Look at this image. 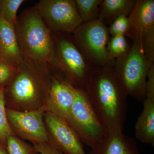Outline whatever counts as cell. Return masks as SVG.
Here are the masks:
<instances>
[{
  "instance_id": "6da1fadb",
  "label": "cell",
  "mask_w": 154,
  "mask_h": 154,
  "mask_svg": "<svg viewBox=\"0 0 154 154\" xmlns=\"http://www.w3.org/2000/svg\"><path fill=\"white\" fill-rule=\"evenodd\" d=\"M114 62L94 68L85 91L107 131L123 132L128 96L116 72Z\"/></svg>"
},
{
  "instance_id": "7a4b0ae2",
  "label": "cell",
  "mask_w": 154,
  "mask_h": 154,
  "mask_svg": "<svg viewBox=\"0 0 154 154\" xmlns=\"http://www.w3.org/2000/svg\"><path fill=\"white\" fill-rule=\"evenodd\" d=\"M52 73L48 63L23 60L4 88L6 107L21 111L42 110Z\"/></svg>"
},
{
  "instance_id": "3957f363",
  "label": "cell",
  "mask_w": 154,
  "mask_h": 154,
  "mask_svg": "<svg viewBox=\"0 0 154 154\" xmlns=\"http://www.w3.org/2000/svg\"><path fill=\"white\" fill-rule=\"evenodd\" d=\"M14 28L23 60L51 63L55 54L52 33L35 7L22 11L17 17Z\"/></svg>"
},
{
  "instance_id": "277c9868",
  "label": "cell",
  "mask_w": 154,
  "mask_h": 154,
  "mask_svg": "<svg viewBox=\"0 0 154 154\" xmlns=\"http://www.w3.org/2000/svg\"><path fill=\"white\" fill-rule=\"evenodd\" d=\"M55 54L49 65L53 72L75 89L85 91L94 68L75 46L71 34L52 33Z\"/></svg>"
},
{
  "instance_id": "5b68a950",
  "label": "cell",
  "mask_w": 154,
  "mask_h": 154,
  "mask_svg": "<svg viewBox=\"0 0 154 154\" xmlns=\"http://www.w3.org/2000/svg\"><path fill=\"white\" fill-rule=\"evenodd\" d=\"M152 64L146 58L141 43L137 41L133 42L125 55L114 61L116 72L128 96L137 102L143 103L145 99L147 75Z\"/></svg>"
},
{
  "instance_id": "8992f818",
  "label": "cell",
  "mask_w": 154,
  "mask_h": 154,
  "mask_svg": "<svg viewBox=\"0 0 154 154\" xmlns=\"http://www.w3.org/2000/svg\"><path fill=\"white\" fill-rule=\"evenodd\" d=\"M74 43L94 68L113 63L107 51L110 36L108 27L99 19L82 24L71 34Z\"/></svg>"
},
{
  "instance_id": "52a82bcc",
  "label": "cell",
  "mask_w": 154,
  "mask_h": 154,
  "mask_svg": "<svg viewBox=\"0 0 154 154\" xmlns=\"http://www.w3.org/2000/svg\"><path fill=\"white\" fill-rule=\"evenodd\" d=\"M68 123L81 141L92 148L101 143L107 134L88 100L85 91L75 89L74 102Z\"/></svg>"
},
{
  "instance_id": "ba28073f",
  "label": "cell",
  "mask_w": 154,
  "mask_h": 154,
  "mask_svg": "<svg viewBox=\"0 0 154 154\" xmlns=\"http://www.w3.org/2000/svg\"><path fill=\"white\" fill-rule=\"evenodd\" d=\"M34 7L52 33L72 34L82 24L74 0H41Z\"/></svg>"
},
{
  "instance_id": "9c48e42d",
  "label": "cell",
  "mask_w": 154,
  "mask_h": 154,
  "mask_svg": "<svg viewBox=\"0 0 154 154\" xmlns=\"http://www.w3.org/2000/svg\"><path fill=\"white\" fill-rule=\"evenodd\" d=\"M7 118L13 133L33 145L48 142L42 110L21 111L6 107Z\"/></svg>"
},
{
  "instance_id": "30bf717a",
  "label": "cell",
  "mask_w": 154,
  "mask_h": 154,
  "mask_svg": "<svg viewBox=\"0 0 154 154\" xmlns=\"http://www.w3.org/2000/svg\"><path fill=\"white\" fill-rule=\"evenodd\" d=\"M44 124L48 143L64 154H87L74 130L59 116L44 112Z\"/></svg>"
},
{
  "instance_id": "8fae6325",
  "label": "cell",
  "mask_w": 154,
  "mask_h": 154,
  "mask_svg": "<svg viewBox=\"0 0 154 154\" xmlns=\"http://www.w3.org/2000/svg\"><path fill=\"white\" fill-rule=\"evenodd\" d=\"M75 96V89L60 76L52 73L50 87L42 110L68 121Z\"/></svg>"
},
{
  "instance_id": "7c38bea8",
  "label": "cell",
  "mask_w": 154,
  "mask_h": 154,
  "mask_svg": "<svg viewBox=\"0 0 154 154\" xmlns=\"http://www.w3.org/2000/svg\"><path fill=\"white\" fill-rule=\"evenodd\" d=\"M128 18L130 29L127 36L133 42H141L143 34L154 27V0H136Z\"/></svg>"
},
{
  "instance_id": "4fadbf2b",
  "label": "cell",
  "mask_w": 154,
  "mask_h": 154,
  "mask_svg": "<svg viewBox=\"0 0 154 154\" xmlns=\"http://www.w3.org/2000/svg\"><path fill=\"white\" fill-rule=\"evenodd\" d=\"M89 154H141L133 138L115 131H108L104 139L91 148Z\"/></svg>"
},
{
  "instance_id": "5bb4252c",
  "label": "cell",
  "mask_w": 154,
  "mask_h": 154,
  "mask_svg": "<svg viewBox=\"0 0 154 154\" xmlns=\"http://www.w3.org/2000/svg\"><path fill=\"white\" fill-rule=\"evenodd\" d=\"M0 57L7 63L17 67L23 61L14 25L0 14Z\"/></svg>"
},
{
  "instance_id": "9a60e30c",
  "label": "cell",
  "mask_w": 154,
  "mask_h": 154,
  "mask_svg": "<svg viewBox=\"0 0 154 154\" xmlns=\"http://www.w3.org/2000/svg\"><path fill=\"white\" fill-rule=\"evenodd\" d=\"M142 111L134 126L136 138L142 143L154 146V96H146Z\"/></svg>"
},
{
  "instance_id": "2e32d148",
  "label": "cell",
  "mask_w": 154,
  "mask_h": 154,
  "mask_svg": "<svg viewBox=\"0 0 154 154\" xmlns=\"http://www.w3.org/2000/svg\"><path fill=\"white\" fill-rule=\"evenodd\" d=\"M136 0H102L98 19L107 26L122 15H128Z\"/></svg>"
},
{
  "instance_id": "e0dca14e",
  "label": "cell",
  "mask_w": 154,
  "mask_h": 154,
  "mask_svg": "<svg viewBox=\"0 0 154 154\" xmlns=\"http://www.w3.org/2000/svg\"><path fill=\"white\" fill-rule=\"evenodd\" d=\"M102 1L74 0L77 11L82 19V24L98 19L99 7Z\"/></svg>"
},
{
  "instance_id": "ac0fdd59",
  "label": "cell",
  "mask_w": 154,
  "mask_h": 154,
  "mask_svg": "<svg viewBox=\"0 0 154 154\" xmlns=\"http://www.w3.org/2000/svg\"><path fill=\"white\" fill-rule=\"evenodd\" d=\"M125 36L118 35L110 37L107 45V51L110 60L115 61L128 52L130 48Z\"/></svg>"
},
{
  "instance_id": "d6986e66",
  "label": "cell",
  "mask_w": 154,
  "mask_h": 154,
  "mask_svg": "<svg viewBox=\"0 0 154 154\" xmlns=\"http://www.w3.org/2000/svg\"><path fill=\"white\" fill-rule=\"evenodd\" d=\"M6 148L9 154H38L34 146L25 142L15 135L10 136L7 138Z\"/></svg>"
},
{
  "instance_id": "ffe728a7",
  "label": "cell",
  "mask_w": 154,
  "mask_h": 154,
  "mask_svg": "<svg viewBox=\"0 0 154 154\" xmlns=\"http://www.w3.org/2000/svg\"><path fill=\"white\" fill-rule=\"evenodd\" d=\"M4 88L2 87L0 90V143L6 146L8 137L14 134L7 118Z\"/></svg>"
},
{
  "instance_id": "44dd1931",
  "label": "cell",
  "mask_w": 154,
  "mask_h": 154,
  "mask_svg": "<svg viewBox=\"0 0 154 154\" xmlns=\"http://www.w3.org/2000/svg\"><path fill=\"white\" fill-rule=\"evenodd\" d=\"M25 0H0V14L4 19L14 25L17 18V13L19 7Z\"/></svg>"
},
{
  "instance_id": "7402d4cb",
  "label": "cell",
  "mask_w": 154,
  "mask_h": 154,
  "mask_svg": "<svg viewBox=\"0 0 154 154\" xmlns=\"http://www.w3.org/2000/svg\"><path fill=\"white\" fill-rule=\"evenodd\" d=\"M108 28L110 37L118 35L127 36L130 29L128 16L123 14L117 17Z\"/></svg>"
},
{
  "instance_id": "603a6c76",
  "label": "cell",
  "mask_w": 154,
  "mask_h": 154,
  "mask_svg": "<svg viewBox=\"0 0 154 154\" xmlns=\"http://www.w3.org/2000/svg\"><path fill=\"white\" fill-rule=\"evenodd\" d=\"M17 71V67L7 63L0 57V85L5 86L13 79Z\"/></svg>"
},
{
  "instance_id": "cb8c5ba5",
  "label": "cell",
  "mask_w": 154,
  "mask_h": 154,
  "mask_svg": "<svg viewBox=\"0 0 154 154\" xmlns=\"http://www.w3.org/2000/svg\"><path fill=\"white\" fill-rule=\"evenodd\" d=\"M38 152V153L41 154H64L59 151L53 147L48 142L33 145Z\"/></svg>"
},
{
  "instance_id": "d4e9b609",
  "label": "cell",
  "mask_w": 154,
  "mask_h": 154,
  "mask_svg": "<svg viewBox=\"0 0 154 154\" xmlns=\"http://www.w3.org/2000/svg\"><path fill=\"white\" fill-rule=\"evenodd\" d=\"M0 154H9L6 146L0 143Z\"/></svg>"
},
{
  "instance_id": "484cf974",
  "label": "cell",
  "mask_w": 154,
  "mask_h": 154,
  "mask_svg": "<svg viewBox=\"0 0 154 154\" xmlns=\"http://www.w3.org/2000/svg\"><path fill=\"white\" fill-rule=\"evenodd\" d=\"M5 87V86H2V85H0V90H1V88H2V87Z\"/></svg>"
}]
</instances>
